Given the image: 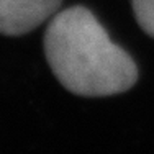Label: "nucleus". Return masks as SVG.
<instances>
[{
  "label": "nucleus",
  "instance_id": "obj_1",
  "mask_svg": "<svg viewBox=\"0 0 154 154\" xmlns=\"http://www.w3.org/2000/svg\"><path fill=\"white\" fill-rule=\"evenodd\" d=\"M45 54L59 84L79 97L118 95L138 80L133 57L112 41L94 12L82 5L59 10L51 18Z\"/></svg>",
  "mask_w": 154,
  "mask_h": 154
},
{
  "label": "nucleus",
  "instance_id": "obj_2",
  "mask_svg": "<svg viewBox=\"0 0 154 154\" xmlns=\"http://www.w3.org/2000/svg\"><path fill=\"white\" fill-rule=\"evenodd\" d=\"M62 0H0V35L21 36L51 20Z\"/></svg>",
  "mask_w": 154,
  "mask_h": 154
},
{
  "label": "nucleus",
  "instance_id": "obj_3",
  "mask_svg": "<svg viewBox=\"0 0 154 154\" xmlns=\"http://www.w3.org/2000/svg\"><path fill=\"white\" fill-rule=\"evenodd\" d=\"M131 7L139 28L154 38V0H131Z\"/></svg>",
  "mask_w": 154,
  "mask_h": 154
}]
</instances>
